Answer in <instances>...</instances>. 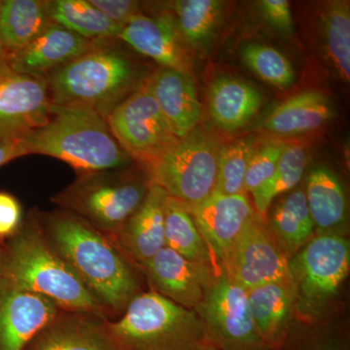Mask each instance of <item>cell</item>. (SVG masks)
I'll use <instances>...</instances> for the list:
<instances>
[{
    "mask_svg": "<svg viewBox=\"0 0 350 350\" xmlns=\"http://www.w3.org/2000/svg\"><path fill=\"white\" fill-rule=\"evenodd\" d=\"M46 238L68 262L111 319L142 293L135 267L105 234L82 219L57 208L41 214Z\"/></svg>",
    "mask_w": 350,
    "mask_h": 350,
    "instance_id": "6da1fadb",
    "label": "cell"
},
{
    "mask_svg": "<svg viewBox=\"0 0 350 350\" xmlns=\"http://www.w3.org/2000/svg\"><path fill=\"white\" fill-rule=\"evenodd\" d=\"M0 278L40 295L66 312L111 319L46 238L40 213L32 211L18 232L0 243Z\"/></svg>",
    "mask_w": 350,
    "mask_h": 350,
    "instance_id": "7a4b0ae2",
    "label": "cell"
},
{
    "mask_svg": "<svg viewBox=\"0 0 350 350\" xmlns=\"http://www.w3.org/2000/svg\"><path fill=\"white\" fill-rule=\"evenodd\" d=\"M21 142L27 155L53 157L80 175L123 169L131 160L113 137L107 119L79 105H52L49 121Z\"/></svg>",
    "mask_w": 350,
    "mask_h": 350,
    "instance_id": "3957f363",
    "label": "cell"
},
{
    "mask_svg": "<svg viewBox=\"0 0 350 350\" xmlns=\"http://www.w3.org/2000/svg\"><path fill=\"white\" fill-rule=\"evenodd\" d=\"M113 41L96 43L46 76L52 105L90 107L107 119L142 85L137 66Z\"/></svg>",
    "mask_w": 350,
    "mask_h": 350,
    "instance_id": "277c9868",
    "label": "cell"
},
{
    "mask_svg": "<svg viewBox=\"0 0 350 350\" xmlns=\"http://www.w3.org/2000/svg\"><path fill=\"white\" fill-rule=\"evenodd\" d=\"M114 350H199L207 344L199 314L156 292H142L107 320Z\"/></svg>",
    "mask_w": 350,
    "mask_h": 350,
    "instance_id": "5b68a950",
    "label": "cell"
},
{
    "mask_svg": "<svg viewBox=\"0 0 350 350\" xmlns=\"http://www.w3.org/2000/svg\"><path fill=\"white\" fill-rule=\"evenodd\" d=\"M124 169L79 175L52 202L109 238L142 206L151 185L150 178Z\"/></svg>",
    "mask_w": 350,
    "mask_h": 350,
    "instance_id": "8992f818",
    "label": "cell"
},
{
    "mask_svg": "<svg viewBox=\"0 0 350 350\" xmlns=\"http://www.w3.org/2000/svg\"><path fill=\"white\" fill-rule=\"evenodd\" d=\"M222 144L213 131L198 126L146 167L151 183L192 206L215 190Z\"/></svg>",
    "mask_w": 350,
    "mask_h": 350,
    "instance_id": "52a82bcc",
    "label": "cell"
},
{
    "mask_svg": "<svg viewBox=\"0 0 350 350\" xmlns=\"http://www.w3.org/2000/svg\"><path fill=\"white\" fill-rule=\"evenodd\" d=\"M196 312L209 345L218 350H271L257 331L247 292L221 269Z\"/></svg>",
    "mask_w": 350,
    "mask_h": 350,
    "instance_id": "ba28073f",
    "label": "cell"
},
{
    "mask_svg": "<svg viewBox=\"0 0 350 350\" xmlns=\"http://www.w3.org/2000/svg\"><path fill=\"white\" fill-rule=\"evenodd\" d=\"M145 80L110 112L107 122L113 137L131 160L147 167L174 146L178 138L165 121Z\"/></svg>",
    "mask_w": 350,
    "mask_h": 350,
    "instance_id": "9c48e42d",
    "label": "cell"
},
{
    "mask_svg": "<svg viewBox=\"0 0 350 350\" xmlns=\"http://www.w3.org/2000/svg\"><path fill=\"white\" fill-rule=\"evenodd\" d=\"M220 268L244 290L271 282L294 284L287 255L259 216L232 246Z\"/></svg>",
    "mask_w": 350,
    "mask_h": 350,
    "instance_id": "30bf717a",
    "label": "cell"
},
{
    "mask_svg": "<svg viewBox=\"0 0 350 350\" xmlns=\"http://www.w3.org/2000/svg\"><path fill=\"white\" fill-rule=\"evenodd\" d=\"M289 267L296 293L306 301L321 303L349 276V241L336 232H324L301 248Z\"/></svg>",
    "mask_w": 350,
    "mask_h": 350,
    "instance_id": "8fae6325",
    "label": "cell"
},
{
    "mask_svg": "<svg viewBox=\"0 0 350 350\" xmlns=\"http://www.w3.org/2000/svg\"><path fill=\"white\" fill-rule=\"evenodd\" d=\"M151 291L188 310H197L221 271L162 248L142 269Z\"/></svg>",
    "mask_w": 350,
    "mask_h": 350,
    "instance_id": "7c38bea8",
    "label": "cell"
},
{
    "mask_svg": "<svg viewBox=\"0 0 350 350\" xmlns=\"http://www.w3.org/2000/svg\"><path fill=\"white\" fill-rule=\"evenodd\" d=\"M186 208L219 267L258 216L245 194L228 196L216 191L204 202Z\"/></svg>",
    "mask_w": 350,
    "mask_h": 350,
    "instance_id": "4fadbf2b",
    "label": "cell"
},
{
    "mask_svg": "<svg viewBox=\"0 0 350 350\" xmlns=\"http://www.w3.org/2000/svg\"><path fill=\"white\" fill-rule=\"evenodd\" d=\"M45 78L12 73L0 79V137L22 139L49 121Z\"/></svg>",
    "mask_w": 350,
    "mask_h": 350,
    "instance_id": "5bb4252c",
    "label": "cell"
},
{
    "mask_svg": "<svg viewBox=\"0 0 350 350\" xmlns=\"http://www.w3.org/2000/svg\"><path fill=\"white\" fill-rule=\"evenodd\" d=\"M59 310L48 299L0 278V350H25Z\"/></svg>",
    "mask_w": 350,
    "mask_h": 350,
    "instance_id": "9a60e30c",
    "label": "cell"
},
{
    "mask_svg": "<svg viewBox=\"0 0 350 350\" xmlns=\"http://www.w3.org/2000/svg\"><path fill=\"white\" fill-rule=\"evenodd\" d=\"M118 40L150 57L162 68L192 76L190 55L179 36L172 14L163 13L155 17L138 14L122 27Z\"/></svg>",
    "mask_w": 350,
    "mask_h": 350,
    "instance_id": "2e32d148",
    "label": "cell"
},
{
    "mask_svg": "<svg viewBox=\"0 0 350 350\" xmlns=\"http://www.w3.org/2000/svg\"><path fill=\"white\" fill-rule=\"evenodd\" d=\"M167 198V193L160 186L151 183L142 206L116 234L108 238L131 266L139 271L165 246Z\"/></svg>",
    "mask_w": 350,
    "mask_h": 350,
    "instance_id": "e0dca14e",
    "label": "cell"
},
{
    "mask_svg": "<svg viewBox=\"0 0 350 350\" xmlns=\"http://www.w3.org/2000/svg\"><path fill=\"white\" fill-rule=\"evenodd\" d=\"M96 43L52 22L27 47L8 57L9 68L17 75L45 78Z\"/></svg>",
    "mask_w": 350,
    "mask_h": 350,
    "instance_id": "ac0fdd59",
    "label": "cell"
},
{
    "mask_svg": "<svg viewBox=\"0 0 350 350\" xmlns=\"http://www.w3.org/2000/svg\"><path fill=\"white\" fill-rule=\"evenodd\" d=\"M105 317L92 313H59L25 350H114Z\"/></svg>",
    "mask_w": 350,
    "mask_h": 350,
    "instance_id": "d6986e66",
    "label": "cell"
},
{
    "mask_svg": "<svg viewBox=\"0 0 350 350\" xmlns=\"http://www.w3.org/2000/svg\"><path fill=\"white\" fill-rule=\"evenodd\" d=\"M145 83L178 139L199 126L202 107L192 76L161 68L147 77Z\"/></svg>",
    "mask_w": 350,
    "mask_h": 350,
    "instance_id": "ffe728a7",
    "label": "cell"
},
{
    "mask_svg": "<svg viewBox=\"0 0 350 350\" xmlns=\"http://www.w3.org/2000/svg\"><path fill=\"white\" fill-rule=\"evenodd\" d=\"M251 317L269 349L284 345L291 320L296 288L294 284L271 282L246 290Z\"/></svg>",
    "mask_w": 350,
    "mask_h": 350,
    "instance_id": "44dd1931",
    "label": "cell"
},
{
    "mask_svg": "<svg viewBox=\"0 0 350 350\" xmlns=\"http://www.w3.org/2000/svg\"><path fill=\"white\" fill-rule=\"evenodd\" d=\"M264 103L262 94L239 78H218L209 88V112L214 123L227 131H238L256 116Z\"/></svg>",
    "mask_w": 350,
    "mask_h": 350,
    "instance_id": "7402d4cb",
    "label": "cell"
},
{
    "mask_svg": "<svg viewBox=\"0 0 350 350\" xmlns=\"http://www.w3.org/2000/svg\"><path fill=\"white\" fill-rule=\"evenodd\" d=\"M333 115L323 94L304 92L283 101L267 117L262 129L275 135H294L317 130Z\"/></svg>",
    "mask_w": 350,
    "mask_h": 350,
    "instance_id": "603a6c76",
    "label": "cell"
},
{
    "mask_svg": "<svg viewBox=\"0 0 350 350\" xmlns=\"http://www.w3.org/2000/svg\"><path fill=\"white\" fill-rule=\"evenodd\" d=\"M47 1L3 0L0 1V38L7 56L31 43L52 23Z\"/></svg>",
    "mask_w": 350,
    "mask_h": 350,
    "instance_id": "cb8c5ba5",
    "label": "cell"
},
{
    "mask_svg": "<svg viewBox=\"0 0 350 350\" xmlns=\"http://www.w3.org/2000/svg\"><path fill=\"white\" fill-rule=\"evenodd\" d=\"M305 193L314 227L331 232L345 222L347 197L340 179L332 170L325 167L312 170Z\"/></svg>",
    "mask_w": 350,
    "mask_h": 350,
    "instance_id": "d4e9b609",
    "label": "cell"
},
{
    "mask_svg": "<svg viewBox=\"0 0 350 350\" xmlns=\"http://www.w3.org/2000/svg\"><path fill=\"white\" fill-rule=\"evenodd\" d=\"M50 19L94 42L118 40L122 27L114 24L90 0L47 1Z\"/></svg>",
    "mask_w": 350,
    "mask_h": 350,
    "instance_id": "484cf974",
    "label": "cell"
},
{
    "mask_svg": "<svg viewBox=\"0 0 350 350\" xmlns=\"http://www.w3.org/2000/svg\"><path fill=\"white\" fill-rule=\"evenodd\" d=\"M271 225L287 256L298 252L312 239L314 224L303 189L280 200L271 213Z\"/></svg>",
    "mask_w": 350,
    "mask_h": 350,
    "instance_id": "4316f807",
    "label": "cell"
},
{
    "mask_svg": "<svg viewBox=\"0 0 350 350\" xmlns=\"http://www.w3.org/2000/svg\"><path fill=\"white\" fill-rule=\"evenodd\" d=\"M165 243L190 261L213 267L221 271L214 262L206 241L198 231L188 209L179 200L167 196L165 206Z\"/></svg>",
    "mask_w": 350,
    "mask_h": 350,
    "instance_id": "83f0119b",
    "label": "cell"
},
{
    "mask_svg": "<svg viewBox=\"0 0 350 350\" xmlns=\"http://www.w3.org/2000/svg\"><path fill=\"white\" fill-rule=\"evenodd\" d=\"M182 40L193 47L206 45L217 29L223 2L218 0H177L170 4Z\"/></svg>",
    "mask_w": 350,
    "mask_h": 350,
    "instance_id": "f1b7e54d",
    "label": "cell"
},
{
    "mask_svg": "<svg viewBox=\"0 0 350 350\" xmlns=\"http://www.w3.org/2000/svg\"><path fill=\"white\" fill-rule=\"evenodd\" d=\"M308 155L301 145L289 144L282 154L273 175L252 193L255 211L260 218L266 216L271 202L278 196L298 185L305 172Z\"/></svg>",
    "mask_w": 350,
    "mask_h": 350,
    "instance_id": "f546056e",
    "label": "cell"
},
{
    "mask_svg": "<svg viewBox=\"0 0 350 350\" xmlns=\"http://www.w3.org/2000/svg\"><path fill=\"white\" fill-rule=\"evenodd\" d=\"M322 29L328 56L338 75L350 80V7L349 1H331L322 14Z\"/></svg>",
    "mask_w": 350,
    "mask_h": 350,
    "instance_id": "4dcf8cb0",
    "label": "cell"
},
{
    "mask_svg": "<svg viewBox=\"0 0 350 350\" xmlns=\"http://www.w3.org/2000/svg\"><path fill=\"white\" fill-rule=\"evenodd\" d=\"M256 144L254 137H248L222 145L214 191L228 196L245 194L244 177Z\"/></svg>",
    "mask_w": 350,
    "mask_h": 350,
    "instance_id": "1f68e13d",
    "label": "cell"
},
{
    "mask_svg": "<svg viewBox=\"0 0 350 350\" xmlns=\"http://www.w3.org/2000/svg\"><path fill=\"white\" fill-rule=\"evenodd\" d=\"M244 64L265 82L285 90L293 85V66L280 51L265 44L250 43L241 51Z\"/></svg>",
    "mask_w": 350,
    "mask_h": 350,
    "instance_id": "d6a6232c",
    "label": "cell"
},
{
    "mask_svg": "<svg viewBox=\"0 0 350 350\" xmlns=\"http://www.w3.org/2000/svg\"><path fill=\"white\" fill-rule=\"evenodd\" d=\"M288 145L282 138H269L261 144H256L244 177V192L252 194L268 180L275 172Z\"/></svg>",
    "mask_w": 350,
    "mask_h": 350,
    "instance_id": "836d02e7",
    "label": "cell"
},
{
    "mask_svg": "<svg viewBox=\"0 0 350 350\" xmlns=\"http://www.w3.org/2000/svg\"><path fill=\"white\" fill-rule=\"evenodd\" d=\"M22 206L13 195L0 192V243L11 238L23 224Z\"/></svg>",
    "mask_w": 350,
    "mask_h": 350,
    "instance_id": "e575fe53",
    "label": "cell"
},
{
    "mask_svg": "<svg viewBox=\"0 0 350 350\" xmlns=\"http://www.w3.org/2000/svg\"><path fill=\"white\" fill-rule=\"evenodd\" d=\"M260 9L265 19L282 33H293V16L287 0H262Z\"/></svg>",
    "mask_w": 350,
    "mask_h": 350,
    "instance_id": "d590c367",
    "label": "cell"
},
{
    "mask_svg": "<svg viewBox=\"0 0 350 350\" xmlns=\"http://www.w3.org/2000/svg\"><path fill=\"white\" fill-rule=\"evenodd\" d=\"M105 17L123 27L140 14L139 2L133 0H90Z\"/></svg>",
    "mask_w": 350,
    "mask_h": 350,
    "instance_id": "8d00e7d4",
    "label": "cell"
},
{
    "mask_svg": "<svg viewBox=\"0 0 350 350\" xmlns=\"http://www.w3.org/2000/svg\"><path fill=\"white\" fill-rule=\"evenodd\" d=\"M27 156L21 139L0 137V167L15 159Z\"/></svg>",
    "mask_w": 350,
    "mask_h": 350,
    "instance_id": "74e56055",
    "label": "cell"
},
{
    "mask_svg": "<svg viewBox=\"0 0 350 350\" xmlns=\"http://www.w3.org/2000/svg\"><path fill=\"white\" fill-rule=\"evenodd\" d=\"M10 68H9L8 56L5 49H4L3 44H2L1 38H0V75H12Z\"/></svg>",
    "mask_w": 350,
    "mask_h": 350,
    "instance_id": "f35d334b",
    "label": "cell"
},
{
    "mask_svg": "<svg viewBox=\"0 0 350 350\" xmlns=\"http://www.w3.org/2000/svg\"><path fill=\"white\" fill-rule=\"evenodd\" d=\"M199 350H218L216 349L215 347H213V345H211L207 342V344L202 345V347Z\"/></svg>",
    "mask_w": 350,
    "mask_h": 350,
    "instance_id": "ab89813d",
    "label": "cell"
},
{
    "mask_svg": "<svg viewBox=\"0 0 350 350\" xmlns=\"http://www.w3.org/2000/svg\"><path fill=\"white\" fill-rule=\"evenodd\" d=\"M2 77H3V75H0V79H1Z\"/></svg>",
    "mask_w": 350,
    "mask_h": 350,
    "instance_id": "60d3db41",
    "label": "cell"
}]
</instances>
